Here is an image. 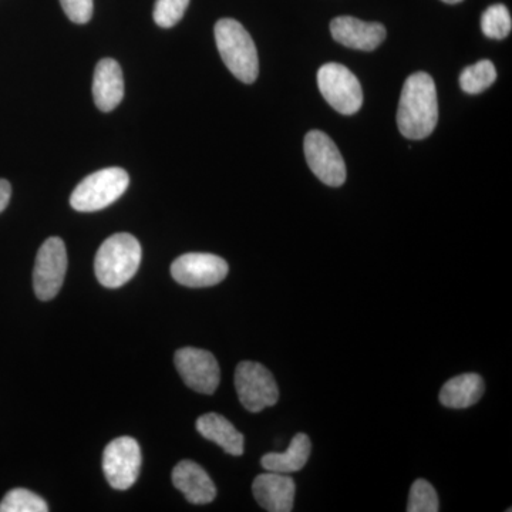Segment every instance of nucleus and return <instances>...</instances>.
Masks as SVG:
<instances>
[{
	"instance_id": "6e6552de",
	"label": "nucleus",
	"mask_w": 512,
	"mask_h": 512,
	"mask_svg": "<svg viewBox=\"0 0 512 512\" xmlns=\"http://www.w3.org/2000/svg\"><path fill=\"white\" fill-rule=\"evenodd\" d=\"M104 476L116 490H128L140 477V444L133 437H119L111 441L103 453Z\"/></svg>"
},
{
	"instance_id": "393cba45",
	"label": "nucleus",
	"mask_w": 512,
	"mask_h": 512,
	"mask_svg": "<svg viewBox=\"0 0 512 512\" xmlns=\"http://www.w3.org/2000/svg\"><path fill=\"white\" fill-rule=\"evenodd\" d=\"M10 195H12V187L9 181L0 180V212L6 210L9 205Z\"/></svg>"
},
{
	"instance_id": "2eb2a0df",
	"label": "nucleus",
	"mask_w": 512,
	"mask_h": 512,
	"mask_svg": "<svg viewBox=\"0 0 512 512\" xmlns=\"http://www.w3.org/2000/svg\"><path fill=\"white\" fill-rule=\"evenodd\" d=\"M124 97V77L120 64L113 59L100 60L93 77V99L104 113L113 111Z\"/></svg>"
},
{
	"instance_id": "5701e85b",
	"label": "nucleus",
	"mask_w": 512,
	"mask_h": 512,
	"mask_svg": "<svg viewBox=\"0 0 512 512\" xmlns=\"http://www.w3.org/2000/svg\"><path fill=\"white\" fill-rule=\"evenodd\" d=\"M190 0H157L154 6V22L160 28L170 29L183 19Z\"/></svg>"
},
{
	"instance_id": "1a4fd4ad",
	"label": "nucleus",
	"mask_w": 512,
	"mask_h": 512,
	"mask_svg": "<svg viewBox=\"0 0 512 512\" xmlns=\"http://www.w3.org/2000/svg\"><path fill=\"white\" fill-rule=\"evenodd\" d=\"M305 157L312 173L329 187H340L346 181V165L339 148L328 134L313 130L305 137Z\"/></svg>"
},
{
	"instance_id": "9d476101",
	"label": "nucleus",
	"mask_w": 512,
	"mask_h": 512,
	"mask_svg": "<svg viewBox=\"0 0 512 512\" xmlns=\"http://www.w3.org/2000/svg\"><path fill=\"white\" fill-rule=\"evenodd\" d=\"M228 271L225 259L200 252L178 256L171 265V275L175 281L187 288H208L221 284L227 278Z\"/></svg>"
},
{
	"instance_id": "39448f33",
	"label": "nucleus",
	"mask_w": 512,
	"mask_h": 512,
	"mask_svg": "<svg viewBox=\"0 0 512 512\" xmlns=\"http://www.w3.org/2000/svg\"><path fill=\"white\" fill-rule=\"evenodd\" d=\"M318 86L323 99L343 116H352L362 109V86L343 64L328 63L320 67Z\"/></svg>"
},
{
	"instance_id": "f257e3e1",
	"label": "nucleus",
	"mask_w": 512,
	"mask_h": 512,
	"mask_svg": "<svg viewBox=\"0 0 512 512\" xmlns=\"http://www.w3.org/2000/svg\"><path fill=\"white\" fill-rule=\"evenodd\" d=\"M439 121L436 84L430 74L414 73L404 83L397 126L409 140H423L433 133Z\"/></svg>"
},
{
	"instance_id": "9b49d317",
	"label": "nucleus",
	"mask_w": 512,
	"mask_h": 512,
	"mask_svg": "<svg viewBox=\"0 0 512 512\" xmlns=\"http://www.w3.org/2000/svg\"><path fill=\"white\" fill-rule=\"evenodd\" d=\"M174 362L185 384L194 392L212 394L220 386V365L208 350L197 348L177 350Z\"/></svg>"
},
{
	"instance_id": "7ed1b4c3",
	"label": "nucleus",
	"mask_w": 512,
	"mask_h": 512,
	"mask_svg": "<svg viewBox=\"0 0 512 512\" xmlns=\"http://www.w3.org/2000/svg\"><path fill=\"white\" fill-rule=\"evenodd\" d=\"M215 42L229 72L242 83L258 79V52L251 35L234 19H221L215 25Z\"/></svg>"
},
{
	"instance_id": "a211bd4d",
	"label": "nucleus",
	"mask_w": 512,
	"mask_h": 512,
	"mask_svg": "<svg viewBox=\"0 0 512 512\" xmlns=\"http://www.w3.org/2000/svg\"><path fill=\"white\" fill-rule=\"evenodd\" d=\"M312 443L306 434L299 433L293 437L291 446L285 453H268L262 457L261 464L266 471L274 473H296L301 471L311 456Z\"/></svg>"
},
{
	"instance_id": "423d86ee",
	"label": "nucleus",
	"mask_w": 512,
	"mask_h": 512,
	"mask_svg": "<svg viewBox=\"0 0 512 512\" xmlns=\"http://www.w3.org/2000/svg\"><path fill=\"white\" fill-rule=\"evenodd\" d=\"M239 402L251 413L275 406L279 400L278 384L272 373L256 362H241L235 370Z\"/></svg>"
},
{
	"instance_id": "f8f14e48",
	"label": "nucleus",
	"mask_w": 512,
	"mask_h": 512,
	"mask_svg": "<svg viewBox=\"0 0 512 512\" xmlns=\"http://www.w3.org/2000/svg\"><path fill=\"white\" fill-rule=\"evenodd\" d=\"M330 32L340 45L363 52H373L386 39V29L382 23L363 22L352 16L333 19Z\"/></svg>"
},
{
	"instance_id": "ddd939ff",
	"label": "nucleus",
	"mask_w": 512,
	"mask_h": 512,
	"mask_svg": "<svg viewBox=\"0 0 512 512\" xmlns=\"http://www.w3.org/2000/svg\"><path fill=\"white\" fill-rule=\"evenodd\" d=\"M255 500L269 512H289L295 500V481L288 474L268 473L255 478L252 484Z\"/></svg>"
},
{
	"instance_id": "a878e982",
	"label": "nucleus",
	"mask_w": 512,
	"mask_h": 512,
	"mask_svg": "<svg viewBox=\"0 0 512 512\" xmlns=\"http://www.w3.org/2000/svg\"><path fill=\"white\" fill-rule=\"evenodd\" d=\"M444 3H450V5H456V3L463 2V0H443Z\"/></svg>"
},
{
	"instance_id": "f3484780",
	"label": "nucleus",
	"mask_w": 512,
	"mask_h": 512,
	"mask_svg": "<svg viewBox=\"0 0 512 512\" xmlns=\"http://www.w3.org/2000/svg\"><path fill=\"white\" fill-rule=\"evenodd\" d=\"M484 389L483 377L477 373H464L441 387L440 402L450 409H467L483 397Z\"/></svg>"
},
{
	"instance_id": "4be33fe9",
	"label": "nucleus",
	"mask_w": 512,
	"mask_h": 512,
	"mask_svg": "<svg viewBox=\"0 0 512 512\" xmlns=\"http://www.w3.org/2000/svg\"><path fill=\"white\" fill-rule=\"evenodd\" d=\"M439 507V495L433 485L426 480H416L410 490L407 511L409 512H437Z\"/></svg>"
},
{
	"instance_id": "f03ea898",
	"label": "nucleus",
	"mask_w": 512,
	"mask_h": 512,
	"mask_svg": "<svg viewBox=\"0 0 512 512\" xmlns=\"http://www.w3.org/2000/svg\"><path fill=\"white\" fill-rule=\"evenodd\" d=\"M141 264V245L133 235L121 232L101 244L94 261V271L101 285L121 288L137 274Z\"/></svg>"
},
{
	"instance_id": "412c9836",
	"label": "nucleus",
	"mask_w": 512,
	"mask_h": 512,
	"mask_svg": "<svg viewBox=\"0 0 512 512\" xmlns=\"http://www.w3.org/2000/svg\"><path fill=\"white\" fill-rule=\"evenodd\" d=\"M481 29L490 39H504L510 35L512 29L510 10L504 5L490 6L481 18Z\"/></svg>"
},
{
	"instance_id": "b1692460",
	"label": "nucleus",
	"mask_w": 512,
	"mask_h": 512,
	"mask_svg": "<svg viewBox=\"0 0 512 512\" xmlns=\"http://www.w3.org/2000/svg\"><path fill=\"white\" fill-rule=\"evenodd\" d=\"M67 18L77 25H84L93 16V0H60Z\"/></svg>"
},
{
	"instance_id": "0eeeda50",
	"label": "nucleus",
	"mask_w": 512,
	"mask_h": 512,
	"mask_svg": "<svg viewBox=\"0 0 512 512\" xmlns=\"http://www.w3.org/2000/svg\"><path fill=\"white\" fill-rule=\"evenodd\" d=\"M67 271V252L63 239H46L36 256L33 288L40 301H50L62 288Z\"/></svg>"
},
{
	"instance_id": "20e7f679",
	"label": "nucleus",
	"mask_w": 512,
	"mask_h": 512,
	"mask_svg": "<svg viewBox=\"0 0 512 512\" xmlns=\"http://www.w3.org/2000/svg\"><path fill=\"white\" fill-rule=\"evenodd\" d=\"M130 184L127 171L119 167L104 168L84 178L70 197V205L79 212L104 210L119 200Z\"/></svg>"
},
{
	"instance_id": "4468645a",
	"label": "nucleus",
	"mask_w": 512,
	"mask_h": 512,
	"mask_svg": "<svg viewBox=\"0 0 512 512\" xmlns=\"http://www.w3.org/2000/svg\"><path fill=\"white\" fill-rule=\"evenodd\" d=\"M173 484L191 504H210L217 497V488L207 471L191 460L181 461L175 466Z\"/></svg>"
},
{
	"instance_id": "dca6fc26",
	"label": "nucleus",
	"mask_w": 512,
	"mask_h": 512,
	"mask_svg": "<svg viewBox=\"0 0 512 512\" xmlns=\"http://www.w3.org/2000/svg\"><path fill=\"white\" fill-rule=\"evenodd\" d=\"M197 430L204 439L217 443L225 453L231 456L244 454V436L221 414H204L197 420Z\"/></svg>"
},
{
	"instance_id": "6ab92c4d",
	"label": "nucleus",
	"mask_w": 512,
	"mask_h": 512,
	"mask_svg": "<svg viewBox=\"0 0 512 512\" xmlns=\"http://www.w3.org/2000/svg\"><path fill=\"white\" fill-rule=\"evenodd\" d=\"M495 80H497V70H495L494 64L490 60H480L463 70L460 76V86L467 94H480L488 87L493 86Z\"/></svg>"
},
{
	"instance_id": "aec40b11",
	"label": "nucleus",
	"mask_w": 512,
	"mask_h": 512,
	"mask_svg": "<svg viewBox=\"0 0 512 512\" xmlns=\"http://www.w3.org/2000/svg\"><path fill=\"white\" fill-rule=\"evenodd\" d=\"M49 505L40 495L26 490L15 488L9 491L0 503V512H47Z\"/></svg>"
}]
</instances>
